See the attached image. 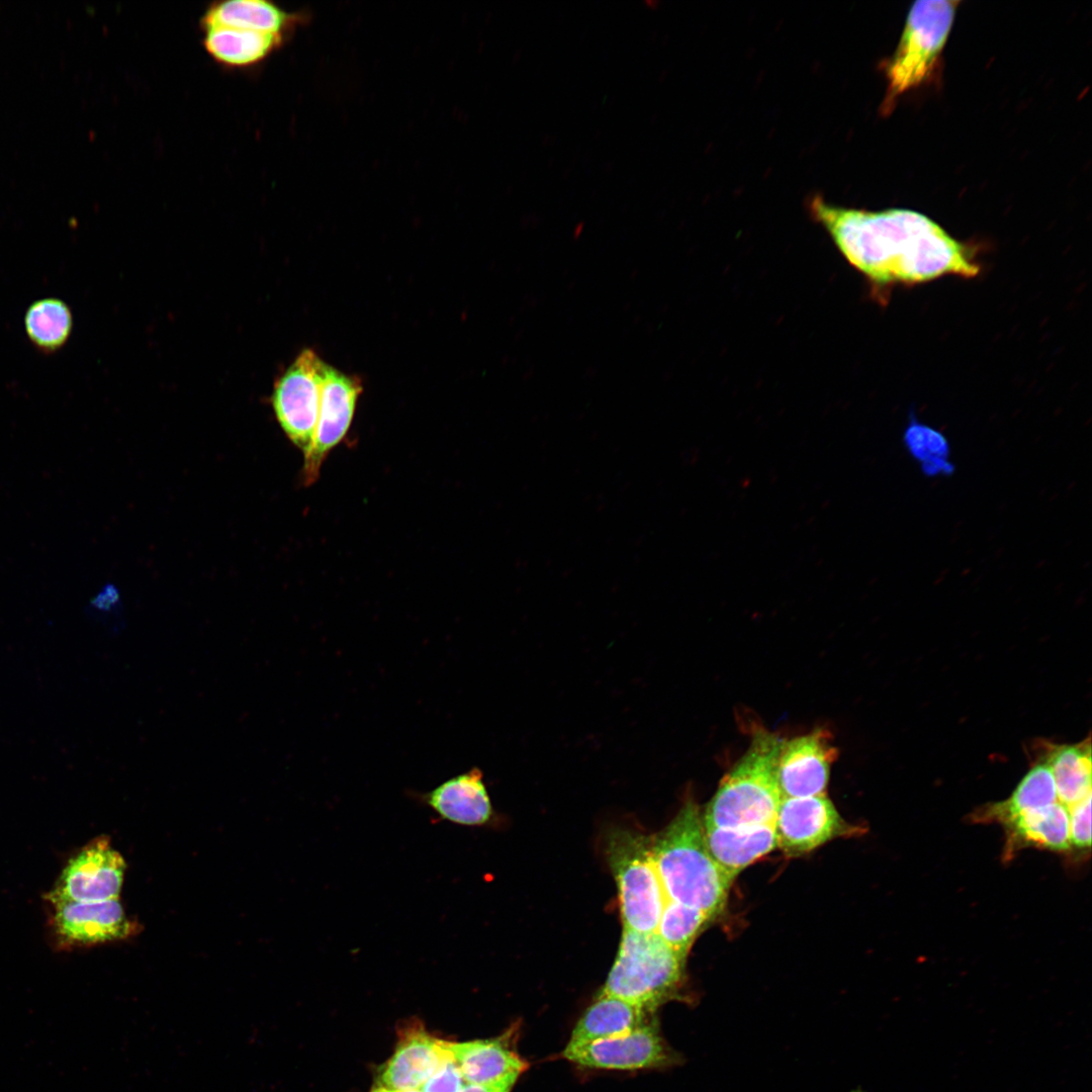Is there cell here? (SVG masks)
<instances>
[{"mask_svg": "<svg viewBox=\"0 0 1092 1092\" xmlns=\"http://www.w3.org/2000/svg\"><path fill=\"white\" fill-rule=\"evenodd\" d=\"M705 840L711 856L731 883L741 871L777 847L774 823L705 827Z\"/></svg>", "mask_w": 1092, "mask_h": 1092, "instance_id": "obj_16", "label": "cell"}, {"mask_svg": "<svg viewBox=\"0 0 1092 1092\" xmlns=\"http://www.w3.org/2000/svg\"><path fill=\"white\" fill-rule=\"evenodd\" d=\"M957 1L913 3L898 48L887 65L888 104L930 74L952 25Z\"/></svg>", "mask_w": 1092, "mask_h": 1092, "instance_id": "obj_6", "label": "cell"}, {"mask_svg": "<svg viewBox=\"0 0 1092 1092\" xmlns=\"http://www.w3.org/2000/svg\"><path fill=\"white\" fill-rule=\"evenodd\" d=\"M652 1011L623 999L599 995L577 1021L569 1043L607 1038L654 1022Z\"/></svg>", "mask_w": 1092, "mask_h": 1092, "instance_id": "obj_22", "label": "cell"}, {"mask_svg": "<svg viewBox=\"0 0 1092 1092\" xmlns=\"http://www.w3.org/2000/svg\"><path fill=\"white\" fill-rule=\"evenodd\" d=\"M784 739L764 729L754 732L745 753L720 782L703 814L705 827L771 824L782 795L778 759Z\"/></svg>", "mask_w": 1092, "mask_h": 1092, "instance_id": "obj_3", "label": "cell"}, {"mask_svg": "<svg viewBox=\"0 0 1092 1092\" xmlns=\"http://www.w3.org/2000/svg\"><path fill=\"white\" fill-rule=\"evenodd\" d=\"M54 926L69 945H91L119 940L138 930L118 899L100 902L56 901Z\"/></svg>", "mask_w": 1092, "mask_h": 1092, "instance_id": "obj_13", "label": "cell"}, {"mask_svg": "<svg viewBox=\"0 0 1092 1092\" xmlns=\"http://www.w3.org/2000/svg\"><path fill=\"white\" fill-rule=\"evenodd\" d=\"M202 46L218 65L248 68L264 62L280 49L286 36L229 26L201 27Z\"/></svg>", "mask_w": 1092, "mask_h": 1092, "instance_id": "obj_21", "label": "cell"}, {"mask_svg": "<svg viewBox=\"0 0 1092 1092\" xmlns=\"http://www.w3.org/2000/svg\"><path fill=\"white\" fill-rule=\"evenodd\" d=\"M411 796L440 819L454 824L484 826L494 817L482 772L476 767L450 778L431 791L411 792Z\"/></svg>", "mask_w": 1092, "mask_h": 1092, "instance_id": "obj_15", "label": "cell"}, {"mask_svg": "<svg viewBox=\"0 0 1092 1092\" xmlns=\"http://www.w3.org/2000/svg\"><path fill=\"white\" fill-rule=\"evenodd\" d=\"M302 18L300 13L269 1L229 0L210 4L200 18V27L229 26L287 36Z\"/></svg>", "mask_w": 1092, "mask_h": 1092, "instance_id": "obj_20", "label": "cell"}, {"mask_svg": "<svg viewBox=\"0 0 1092 1092\" xmlns=\"http://www.w3.org/2000/svg\"><path fill=\"white\" fill-rule=\"evenodd\" d=\"M650 847L667 900L697 908L713 920L722 913L732 883L708 850L695 801L685 802L671 822L650 838Z\"/></svg>", "mask_w": 1092, "mask_h": 1092, "instance_id": "obj_2", "label": "cell"}, {"mask_svg": "<svg viewBox=\"0 0 1092 1092\" xmlns=\"http://www.w3.org/2000/svg\"><path fill=\"white\" fill-rule=\"evenodd\" d=\"M1034 761L1009 798L988 803L971 814L975 823L1006 824L1025 812L1045 807L1058 801L1056 785L1050 764L1036 745Z\"/></svg>", "mask_w": 1092, "mask_h": 1092, "instance_id": "obj_19", "label": "cell"}, {"mask_svg": "<svg viewBox=\"0 0 1092 1092\" xmlns=\"http://www.w3.org/2000/svg\"><path fill=\"white\" fill-rule=\"evenodd\" d=\"M831 734L824 729L784 740L778 759V783L782 798L825 794L830 768L837 756Z\"/></svg>", "mask_w": 1092, "mask_h": 1092, "instance_id": "obj_12", "label": "cell"}, {"mask_svg": "<svg viewBox=\"0 0 1092 1092\" xmlns=\"http://www.w3.org/2000/svg\"><path fill=\"white\" fill-rule=\"evenodd\" d=\"M908 453L920 463L928 476L947 475L953 471L947 439L938 430L919 422L911 415L903 436Z\"/></svg>", "mask_w": 1092, "mask_h": 1092, "instance_id": "obj_25", "label": "cell"}, {"mask_svg": "<svg viewBox=\"0 0 1092 1092\" xmlns=\"http://www.w3.org/2000/svg\"><path fill=\"white\" fill-rule=\"evenodd\" d=\"M24 328L34 348L44 354L55 353L65 346L71 336L72 311L62 299H38L26 309Z\"/></svg>", "mask_w": 1092, "mask_h": 1092, "instance_id": "obj_24", "label": "cell"}, {"mask_svg": "<svg viewBox=\"0 0 1092 1092\" xmlns=\"http://www.w3.org/2000/svg\"><path fill=\"white\" fill-rule=\"evenodd\" d=\"M517 1078H509L493 1084H465L459 1092H511Z\"/></svg>", "mask_w": 1092, "mask_h": 1092, "instance_id": "obj_29", "label": "cell"}, {"mask_svg": "<svg viewBox=\"0 0 1092 1092\" xmlns=\"http://www.w3.org/2000/svg\"><path fill=\"white\" fill-rule=\"evenodd\" d=\"M1006 833L1004 857L1035 846L1056 852L1071 851L1069 808L1059 800L1042 808L1018 815L1003 825Z\"/></svg>", "mask_w": 1092, "mask_h": 1092, "instance_id": "obj_17", "label": "cell"}, {"mask_svg": "<svg viewBox=\"0 0 1092 1092\" xmlns=\"http://www.w3.org/2000/svg\"><path fill=\"white\" fill-rule=\"evenodd\" d=\"M450 1059L449 1041L433 1036L421 1025L407 1026L400 1034L394 1053L379 1069L376 1085L420 1090Z\"/></svg>", "mask_w": 1092, "mask_h": 1092, "instance_id": "obj_14", "label": "cell"}, {"mask_svg": "<svg viewBox=\"0 0 1092 1092\" xmlns=\"http://www.w3.org/2000/svg\"><path fill=\"white\" fill-rule=\"evenodd\" d=\"M452 1058L466 1084H493L509 1078H519L527 1064L510 1049L504 1036L450 1042Z\"/></svg>", "mask_w": 1092, "mask_h": 1092, "instance_id": "obj_18", "label": "cell"}, {"mask_svg": "<svg viewBox=\"0 0 1092 1092\" xmlns=\"http://www.w3.org/2000/svg\"><path fill=\"white\" fill-rule=\"evenodd\" d=\"M810 210L849 264L876 284L973 278L981 271L966 245L920 212L846 208L819 196L811 199Z\"/></svg>", "mask_w": 1092, "mask_h": 1092, "instance_id": "obj_1", "label": "cell"}, {"mask_svg": "<svg viewBox=\"0 0 1092 1092\" xmlns=\"http://www.w3.org/2000/svg\"><path fill=\"white\" fill-rule=\"evenodd\" d=\"M326 364L312 350L304 349L276 381L272 394L281 429L303 455L317 423Z\"/></svg>", "mask_w": 1092, "mask_h": 1092, "instance_id": "obj_7", "label": "cell"}, {"mask_svg": "<svg viewBox=\"0 0 1092 1092\" xmlns=\"http://www.w3.org/2000/svg\"><path fill=\"white\" fill-rule=\"evenodd\" d=\"M563 1057L580 1066L613 1070L663 1068L680 1062L660 1035L655 1021L607 1038L568 1042Z\"/></svg>", "mask_w": 1092, "mask_h": 1092, "instance_id": "obj_9", "label": "cell"}, {"mask_svg": "<svg viewBox=\"0 0 1092 1092\" xmlns=\"http://www.w3.org/2000/svg\"><path fill=\"white\" fill-rule=\"evenodd\" d=\"M606 855L617 885L624 928L655 932L667 899L652 860L650 838L615 829L607 837Z\"/></svg>", "mask_w": 1092, "mask_h": 1092, "instance_id": "obj_5", "label": "cell"}, {"mask_svg": "<svg viewBox=\"0 0 1092 1092\" xmlns=\"http://www.w3.org/2000/svg\"><path fill=\"white\" fill-rule=\"evenodd\" d=\"M712 920L697 908L666 900L655 932L687 961L694 941Z\"/></svg>", "mask_w": 1092, "mask_h": 1092, "instance_id": "obj_26", "label": "cell"}, {"mask_svg": "<svg viewBox=\"0 0 1092 1092\" xmlns=\"http://www.w3.org/2000/svg\"><path fill=\"white\" fill-rule=\"evenodd\" d=\"M1072 849L1089 851L1091 847V796L1069 808Z\"/></svg>", "mask_w": 1092, "mask_h": 1092, "instance_id": "obj_27", "label": "cell"}, {"mask_svg": "<svg viewBox=\"0 0 1092 1092\" xmlns=\"http://www.w3.org/2000/svg\"><path fill=\"white\" fill-rule=\"evenodd\" d=\"M1053 772L1058 800L1068 808L1091 796L1090 737L1075 744H1037Z\"/></svg>", "mask_w": 1092, "mask_h": 1092, "instance_id": "obj_23", "label": "cell"}, {"mask_svg": "<svg viewBox=\"0 0 1092 1092\" xmlns=\"http://www.w3.org/2000/svg\"><path fill=\"white\" fill-rule=\"evenodd\" d=\"M361 392L359 378L326 364L317 423L311 445L303 455L302 480L305 485L316 481L328 455L346 438Z\"/></svg>", "mask_w": 1092, "mask_h": 1092, "instance_id": "obj_10", "label": "cell"}, {"mask_svg": "<svg viewBox=\"0 0 1092 1092\" xmlns=\"http://www.w3.org/2000/svg\"><path fill=\"white\" fill-rule=\"evenodd\" d=\"M686 962L656 932L624 928L617 957L599 995L617 997L654 1012L679 997Z\"/></svg>", "mask_w": 1092, "mask_h": 1092, "instance_id": "obj_4", "label": "cell"}, {"mask_svg": "<svg viewBox=\"0 0 1092 1092\" xmlns=\"http://www.w3.org/2000/svg\"><path fill=\"white\" fill-rule=\"evenodd\" d=\"M125 861L105 837L97 838L72 857L49 900L100 902L118 899Z\"/></svg>", "mask_w": 1092, "mask_h": 1092, "instance_id": "obj_11", "label": "cell"}, {"mask_svg": "<svg viewBox=\"0 0 1092 1092\" xmlns=\"http://www.w3.org/2000/svg\"><path fill=\"white\" fill-rule=\"evenodd\" d=\"M369 1092H422V1091L421 1090H413V1089L412 1090L393 1089V1088H388V1087H384V1086H380V1085H375Z\"/></svg>", "mask_w": 1092, "mask_h": 1092, "instance_id": "obj_30", "label": "cell"}, {"mask_svg": "<svg viewBox=\"0 0 1092 1092\" xmlns=\"http://www.w3.org/2000/svg\"><path fill=\"white\" fill-rule=\"evenodd\" d=\"M462 1074L452 1059L446 1061L421 1087L422 1092H459L465 1085Z\"/></svg>", "mask_w": 1092, "mask_h": 1092, "instance_id": "obj_28", "label": "cell"}, {"mask_svg": "<svg viewBox=\"0 0 1092 1092\" xmlns=\"http://www.w3.org/2000/svg\"><path fill=\"white\" fill-rule=\"evenodd\" d=\"M777 847L787 855L808 853L840 836L858 833L825 795L782 798L774 821Z\"/></svg>", "mask_w": 1092, "mask_h": 1092, "instance_id": "obj_8", "label": "cell"}]
</instances>
